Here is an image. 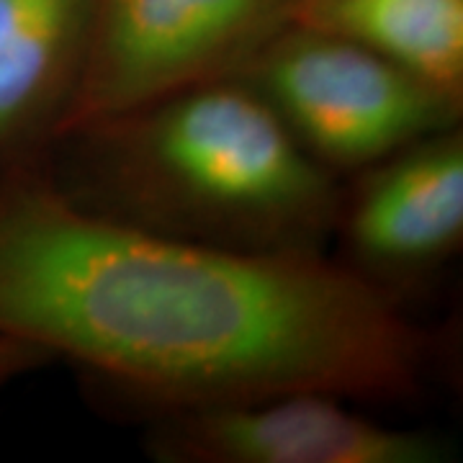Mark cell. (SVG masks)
<instances>
[{"label":"cell","mask_w":463,"mask_h":463,"mask_svg":"<svg viewBox=\"0 0 463 463\" xmlns=\"http://www.w3.org/2000/svg\"><path fill=\"white\" fill-rule=\"evenodd\" d=\"M0 332L149 414L298 389L404 402L438 364L435 335L330 255L127 227L44 167L0 178Z\"/></svg>","instance_id":"cell-1"},{"label":"cell","mask_w":463,"mask_h":463,"mask_svg":"<svg viewBox=\"0 0 463 463\" xmlns=\"http://www.w3.org/2000/svg\"><path fill=\"white\" fill-rule=\"evenodd\" d=\"M355 175L332 237L337 263L399 301L461 250V129L430 134Z\"/></svg>","instance_id":"cell-6"},{"label":"cell","mask_w":463,"mask_h":463,"mask_svg":"<svg viewBox=\"0 0 463 463\" xmlns=\"http://www.w3.org/2000/svg\"><path fill=\"white\" fill-rule=\"evenodd\" d=\"M52 364H54V358L42 347L0 332V389H5L8 383H14L21 376H29L33 371L47 368Z\"/></svg>","instance_id":"cell-9"},{"label":"cell","mask_w":463,"mask_h":463,"mask_svg":"<svg viewBox=\"0 0 463 463\" xmlns=\"http://www.w3.org/2000/svg\"><path fill=\"white\" fill-rule=\"evenodd\" d=\"M294 14L297 0H93L62 132L237 75Z\"/></svg>","instance_id":"cell-4"},{"label":"cell","mask_w":463,"mask_h":463,"mask_svg":"<svg viewBox=\"0 0 463 463\" xmlns=\"http://www.w3.org/2000/svg\"><path fill=\"white\" fill-rule=\"evenodd\" d=\"M42 167L90 214L242 252L330 255L343 199L237 75L67 129Z\"/></svg>","instance_id":"cell-2"},{"label":"cell","mask_w":463,"mask_h":463,"mask_svg":"<svg viewBox=\"0 0 463 463\" xmlns=\"http://www.w3.org/2000/svg\"><path fill=\"white\" fill-rule=\"evenodd\" d=\"M93 0H0V178L44 165L83 72Z\"/></svg>","instance_id":"cell-7"},{"label":"cell","mask_w":463,"mask_h":463,"mask_svg":"<svg viewBox=\"0 0 463 463\" xmlns=\"http://www.w3.org/2000/svg\"><path fill=\"white\" fill-rule=\"evenodd\" d=\"M145 450L160 463H440L435 435L381 425L347 399L298 389L149 414Z\"/></svg>","instance_id":"cell-5"},{"label":"cell","mask_w":463,"mask_h":463,"mask_svg":"<svg viewBox=\"0 0 463 463\" xmlns=\"http://www.w3.org/2000/svg\"><path fill=\"white\" fill-rule=\"evenodd\" d=\"M294 21L353 39L463 99V0H301Z\"/></svg>","instance_id":"cell-8"},{"label":"cell","mask_w":463,"mask_h":463,"mask_svg":"<svg viewBox=\"0 0 463 463\" xmlns=\"http://www.w3.org/2000/svg\"><path fill=\"white\" fill-rule=\"evenodd\" d=\"M298 3H301V0H297V5H298Z\"/></svg>","instance_id":"cell-10"},{"label":"cell","mask_w":463,"mask_h":463,"mask_svg":"<svg viewBox=\"0 0 463 463\" xmlns=\"http://www.w3.org/2000/svg\"><path fill=\"white\" fill-rule=\"evenodd\" d=\"M332 175L458 127L461 100L340 33L291 21L237 72Z\"/></svg>","instance_id":"cell-3"}]
</instances>
